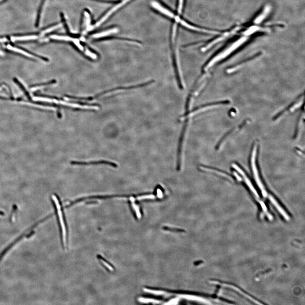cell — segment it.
<instances>
[{"mask_svg": "<svg viewBox=\"0 0 305 305\" xmlns=\"http://www.w3.org/2000/svg\"><path fill=\"white\" fill-rule=\"evenodd\" d=\"M257 145L255 144L253 146V148L252 152L251 158V167L252 171L253 174V177L255 179V180L256 182L257 185L259 188L262 192V194L264 197L267 198L272 203V205L275 207L276 210L278 211L280 215L282 217V218L288 221L290 220V217L289 213L286 211L285 209L283 208V207L279 204V203L276 200V199L272 196L271 194L269 193L267 191L259 175L258 170H257V166L256 164V152H257Z\"/></svg>", "mask_w": 305, "mask_h": 305, "instance_id": "1", "label": "cell"}, {"mask_svg": "<svg viewBox=\"0 0 305 305\" xmlns=\"http://www.w3.org/2000/svg\"><path fill=\"white\" fill-rule=\"evenodd\" d=\"M210 282L211 284L215 285L220 288H223L227 290L233 291L234 293L237 294L238 295L252 304H266L264 302L252 295L247 291H245L242 288L234 283L214 279L210 281Z\"/></svg>", "mask_w": 305, "mask_h": 305, "instance_id": "2", "label": "cell"}, {"mask_svg": "<svg viewBox=\"0 0 305 305\" xmlns=\"http://www.w3.org/2000/svg\"><path fill=\"white\" fill-rule=\"evenodd\" d=\"M232 167L234 168L239 173L240 175H242L244 181L245 182V184L248 187V188L251 190L252 194L254 196L255 200L257 201L260 207V210L259 213V217L261 219L265 218L269 221H271L273 219V216L271 214L270 212L269 211V209L267 208V206L265 205V203H264L261 200L259 196V194L257 193V191L255 190L253 185L250 181V179L247 177L245 172L240 168L239 166L236 164H233Z\"/></svg>", "mask_w": 305, "mask_h": 305, "instance_id": "3", "label": "cell"}, {"mask_svg": "<svg viewBox=\"0 0 305 305\" xmlns=\"http://www.w3.org/2000/svg\"><path fill=\"white\" fill-rule=\"evenodd\" d=\"M183 120H184L185 122H184V124L183 126L181 134L178 148V155H177L178 156H177V170L179 171L181 170L183 158V146H184L183 145H184V141L186 139L187 130L190 119L187 118Z\"/></svg>", "mask_w": 305, "mask_h": 305, "instance_id": "4", "label": "cell"}, {"mask_svg": "<svg viewBox=\"0 0 305 305\" xmlns=\"http://www.w3.org/2000/svg\"><path fill=\"white\" fill-rule=\"evenodd\" d=\"M52 198L53 203H54V205H55V207L56 209L58 222L61 227L60 228H61V232H62L63 243L64 246H66L67 243V231L62 212L61 209V206L59 203V200L56 195H53L52 196Z\"/></svg>", "mask_w": 305, "mask_h": 305, "instance_id": "5", "label": "cell"}, {"mask_svg": "<svg viewBox=\"0 0 305 305\" xmlns=\"http://www.w3.org/2000/svg\"><path fill=\"white\" fill-rule=\"evenodd\" d=\"M175 19L177 22H180L183 26H184L187 27V28H188L190 29L193 30L199 31V32H205V33L213 34V35H219L220 34L219 32H217V31H212L208 30L202 29H200L196 27L195 26H193L191 25H189L187 22H185V21L181 20L178 16H176V17L175 16Z\"/></svg>", "mask_w": 305, "mask_h": 305, "instance_id": "6", "label": "cell"}, {"mask_svg": "<svg viewBox=\"0 0 305 305\" xmlns=\"http://www.w3.org/2000/svg\"><path fill=\"white\" fill-rule=\"evenodd\" d=\"M71 164L73 165H90V164H106L108 165H111L115 167H117V165L116 164L113 162H109L107 161H91L89 162H78V161H72L71 162Z\"/></svg>", "mask_w": 305, "mask_h": 305, "instance_id": "7", "label": "cell"}, {"mask_svg": "<svg viewBox=\"0 0 305 305\" xmlns=\"http://www.w3.org/2000/svg\"><path fill=\"white\" fill-rule=\"evenodd\" d=\"M199 167V169H200L201 171H204L205 172H208L214 173H215V174L220 175V176H222V177L226 178V179H229L231 180L232 179V177H231V176L228 175L227 174H226L220 171H219V170H217V169H214V168H211V167H207V166H204V165H200Z\"/></svg>", "mask_w": 305, "mask_h": 305, "instance_id": "8", "label": "cell"}, {"mask_svg": "<svg viewBox=\"0 0 305 305\" xmlns=\"http://www.w3.org/2000/svg\"><path fill=\"white\" fill-rule=\"evenodd\" d=\"M151 5L153 7L158 10L160 12L164 14V15L169 16L170 18H175V16L173 13L168 11L167 9L163 7L161 5H160L159 3L156 2H152Z\"/></svg>", "mask_w": 305, "mask_h": 305, "instance_id": "9", "label": "cell"}, {"mask_svg": "<svg viewBox=\"0 0 305 305\" xmlns=\"http://www.w3.org/2000/svg\"><path fill=\"white\" fill-rule=\"evenodd\" d=\"M26 233L25 232L24 233V234L21 235L19 237H18V238H17V239H16V240H15V241H14V242H13V243H12L9 246H8V247L6 248V249H4V250H3V251L0 254V261L1 260V259L2 258V257H3V256H4V255H5V254H6V253H7V252L8 251H9V250H10V248H11L12 247H13V246H14L17 243H18V242H19V241H20V240H22V238H23V237H24V236H26Z\"/></svg>", "mask_w": 305, "mask_h": 305, "instance_id": "10", "label": "cell"}, {"mask_svg": "<svg viewBox=\"0 0 305 305\" xmlns=\"http://www.w3.org/2000/svg\"><path fill=\"white\" fill-rule=\"evenodd\" d=\"M118 29H111L108 30L106 31H103V32L95 34V35H93L92 36V37H93V38H102L103 37H106L107 36L109 35H111V34L116 33V32H118Z\"/></svg>", "mask_w": 305, "mask_h": 305, "instance_id": "11", "label": "cell"}, {"mask_svg": "<svg viewBox=\"0 0 305 305\" xmlns=\"http://www.w3.org/2000/svg\"><path fill=\"white\" fill-rule=\"evenodd\" d=\"M37 37L36 35L23 36L12 37L11 39L13 41H26L36 39Z\"/></svg>", "mask_w": 305, "mask_h": 305, "instance_id": "12", "label": "cell"}, {"mask_svg": "<svg viewBox=\"0 0 305 305\" xmlns=\"http://www.w3.org/2000/svg\"><path fill=\"white\" fill-rule=\"evenodd\" d=\"M51 38L53 39L58 40H63V41H72L73 42L75 41L76 39L73 38L71 37L67 36H63L56 35H53L50 36Z\"/></svg>", "mask_w": 305, "mask_h": 305, "instance_id": "13", "label": "cell"}, {"mask_svg": "<svg viewBox=\"0 0 305 305\" xmlns=\"http://www.w3.org/2000/svg\"><path fill=\"white\" fill-rule=\"evenodd\" d=\"M13 81H14V82H15V83H16V84L20 87V88L24 92V93L26 94L27 97L29 100L31 99V97L30 96L29 93L28 91L26 90L25 87L23 86V84H22L21 82H20V81H19L18 79H16V78H14V79H13Z\"/></svg>", "mask_w": 305, "mask_h": 305, "instance_id": "14", "label": "cell"}, {"mask_svg": "<svg viewBox=\"0 0 305 305\" xmlns=\"http://www.w3.org/2000/svg\"><path fill=\"white\" fill-rule=\"evenodd\" d=\"M61 26H62V24H61L55 25V26H53L47 29L44 30L42 32V35H45V34H47V33H49V32H51V31H53L54 30L59 28Z\"/></svg>", "mask_w": 305, "mask_h": 305, "instance_id": "15", "label": "cell"}, {"mask_svg": "<svg viewBox=\"0 0 305 305\" xmlns=\"http://www.w3.org/2000/svg\"><path fill=\"white\" fill-rule=\"evenodd\" d=\"M56 83V81L55 80H52V81H50V82H47L43 83L38 84H35V85H32L31 87H42V86H47V85H51V84H54Z\"/></svg>", "mask_w": 305, "mask_h": 305, "instance_id": "16", "label": "cell"}, {"mask_svg": "<svg viewBox=\"0 0 305 305\" xmlns=\"http://www.w3.org/2000/svg\"><path fill=\"white\" fill-rule=\"evenodd\" d=\"M99 259L101 262L103 264V265H104L105 267H106V268H107V269H108L110 271L113 270L114 269H113V267H112V266H111L108 263H107L106 262V261H105V260L103 259H102V258H100Z\"/></svg>", "mask_w": 305, "mask_h": 305, "instance_id": "17", "label": "cell"}, {"mask_svg": "<svg viewBox=\"0 0 305 305\" xmlns=\"http://www.w3.org/2000/svg\"><path fill=\"white\" fill-rule=\"evenodd\" d=\"M183 3V0H179V8H178V12L180 14L181 12L182 9Z\"/></svg>", "mask_w": 305, "mask_h": 305, "instance_id": "18", "label": "cell"}, {"mask_svg": "<svg viewBox=\"0 0 305 305\" xmlns=\"http://www.w3.org/2000/svg\"><path fill=\"white\" fill-rule=\"evenodd\" d=\"M9 99L7 98H5L4 97H3V96H0V100H8Z\"/></svg>", "mask_w": 305, "mask_h": 305, "instance_id": "19", "label": "cell"}, {"mask_svg": "<svg viewBox=\"0 0 305 305\" xmlns=\"http://www.w3.org/2000/svg\"><path fill=\"white\" fill-rule=\"evenodd\" d=\"M2 1V0H0V2L1 1Z\"/></svg>", "mask_w": 305, "mask_h": 305, "instance_id": "20", "label": "cell"}]
</instances>
